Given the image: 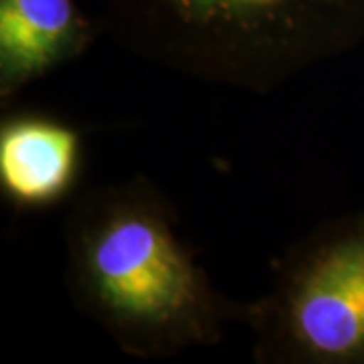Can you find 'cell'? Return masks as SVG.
<instances>
[{
    "instance_id": "1",
    "label": "cell",
    "mask_w": 364,
    "mask_h": 364,
    "mask_svg": "<svg viewBox=\"0 0 364 364\" xmlns=\"http://www.w3.org/2000/svg\"><path fill=\"white\" fill-rule=\"evenodd\" d=\"M69 296L126 354L156 360L221 342L243 314L184 245L168 200L144 176L97 186L65 221Z\"/></svg>"
},
{
    "instance_id": "2",
    "label": "cell",
    "mask_w": 364,
    "mask_h": 364,
    "mask_svg": "<svg viewBox=\"0 0 364 364\" xmlns=\"http://www.w3.org/2000/svg\"><path fill=\"white\" fill-rule=\"evenodd\" d=\"M100 31L138 57L255 93L364 39V0H100Z\"/></svg>"
},
{
    "instance_id": "3",
    "label": "cell",
    "mask_w": 364,
    "mask_h": 364,
    "mask_svg": "<svg viewBox=\"0 0 364 364\" xmlns=\"http://www.w3.org/2000/svg\"><path fill=\"white\" fill-rule=\"evenodd\" d=\"M261 364H364V210L328 221L279 261L243 306Z\"/></svg>"
},
{
    "instance_id": "4",
    "label": "cell",
    "mask_w": 364,
    "mask_h": 364,
    "mask_svg": "<svg viewBox=\"0 0 364 364\" xmlns=\"http://www.w3.org/2000/svg\"><path fill=\"white\" fill-rule=\"evenodd\" d=\"M100 33L75 0H0V102L75 61Z\"/></svg>"
},
{
    "instance_id": "5",
    "label": "cell",
    "mask_w": 364,
    "mask_h": 364,
    "mask_svg": "<svg viewBox=\"0 0 364 364\" xmlns=\"http://www.w3.org/2000/svg\"><path fill=\"white\" fill-rule=\"evenodd\" d=\"M81 168V136L41 114L9 116L0 124V191L21 210H39L71 195Z\"/></svg>"
}]
</instances>
